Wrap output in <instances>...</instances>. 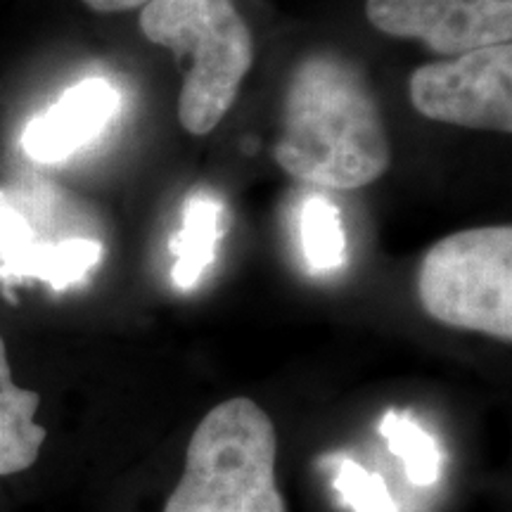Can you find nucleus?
<instances>
[{
    "mask_svg": "<svg viewBox=\"0 0 512 512\" xmlns=\"http://www.w3.org/2000/svg\"><path fill=\"white\" fill-rule=\"evenodd\" d=\"M273 157L313 188L358 190L384 176L392 162L387 128L356 62L337 53L297 62Z\"/></svg>",
    "mask_w": 512,
    "mask_h": 512,
    "instance_id": "obj_1",
    "label": "nucleus"
},
{
    "mask_svg": "<svg viewBox=\"0 0 512 512\" xmlns=\"http://www.w3.org/2000/svg\"><path fill=\"white\" fill-rule=\"evenodd\" d=\"M302 245L311 271L328 273L347 261V238H344L339 211L323 195H313L302 209Z\"/></svg>",
    "mask_w": 512,
    "mask_h": 512,
    "instance_id": "obj_12",
    "label": "nucleus"
},
{
    "mask_svg": "<svg viewBox=\"0 0 512 512\" xmlns=\"http://www.w3.org/2000/svg\"><path fill=\"white\" fill-rule=\"evenodd\" d=\"M380 434L389 451L403 463L408 482L415 486L437 482L441 475L439 446L411 415L389 411L380 422Z\"/></svg>",
    "mask_w": 512,
    "mask_h": 512,
    "instance_id": "obj_11",
    "label": "nucleus"
},
{
    "mask_svg": "<svg viewBox=\"0 0 512 512\" xmlns=\"http://www.w3.org/2000/svg\"><path fill=\"white\" fill-rule=\"evenodd\" d=\"M121 98L105 79H86L69 88L53 107L27 124L22 145L38 164H55L72 157L110 124Z\"/></svg>",
    "mask_w": 512,
    "mask_h": 512,
    "instance_id": "obj_7",
    "label": "nucleus"
},
{
    "mask_svg": "<svg viewBox=\"0 0 512 512\" xmlns=\"http://www.w3.org/2000/svg\"><path fill=\"white\" fill-rule=\"evenodd\" d=\"M422 309L458 330L512 339V228L484 226L439 240L418 273Z\"/></svg>",
    "mask_w": 512,
    "mask_h": 512,
    "instance_id": "obj_4",
    "label": "nucleus"
},
{
    "mask_svg": "<svg viewBox=\"0 0 512 512\" xmlns=\"http://www.w3.org/2000/svg\"><path fill=\"white\" fill-rule=\"evenodd\" d=\"M332 484L344 505L354 512H399L387 482L356 460L339 458Z\"/></svg>",
    "mask_w": 512,
    "mask_h": 512,
    "instance_id": "obj_13",
    "label": "nucleus"
},
{
    "mask_svg": "<svg viewBox=\"0 0 512 512\" xmlns=\"http://www.w3.org/2000/svg\"><path fill=\"white\" fill-rule=\"evenodd\" d=\"M41 396L17 387L12 380L8 351L0 337V477L29 470L38 460L46 430L36 425Z\"/></svg>",
    "mask_w": 512,
    "mask_h": 512,
    "instance_id": "obj_9",
    "label": "nucleus"
},
{
    "mask_svg": "<svg viewBox=\"0 0 512 512\" xmlns=\"http://www.w3.org/2000/svg\"><path fill=\"white\" fill-rule=\"evenodd\" d=\"M275 453L273 422L252 399L219 403L192 432L183 477L164 512H287Z\"/></svg>",
    "mask_w": 512,
    "mask_h": 512,
    "instance_id": "obj_2",
    "label": "nucleus"
},
{
    "mask_svg": "<svg viewBox=\"0 0 512 512\" xmlns=\"http://www.w3.org/2000/svg\"><path fill=\"white\" fill-rule=\"evenodd\" d=\"M138 24L150 43L190 57L178 121L190 136H207L233 107L254 64V38L245 19L233 0H150Z\"/></svg>",
    "mask_w": 512,
    "mask_h": 512,
    "instance_id": "obj_3",
    "label": "nucleus"
},
{
    "mask_svg": "<svg viewBox=\"0 0 512 512\" xmlns=\"http://www.w3.org/2000/svg\"><path fill=\"white\" fill-rule=\"evenodd\" d=\"M408 95L432 121L512 133V46L498 43L422 64L408 81Z\"/></svg>",
    "mask_w": 512,
    "mask_h": 512,
    "instance_id": "obj_5",
    "label": "nucleus"
},
{
    "mask_svg": "<svg viewBox=\"0 0 512 512\" xmlns=\"http://www.w3.org/2000/svg\"><path fill=\"white\" fill-rule=\"evenodd\" d=\"M83 3L95 12H126V10L143 8V5L150 3V0H83Z\"/></svg>",
    "mask_w": 512,
    "mask_h": 512,
    "instance_id": "obj_14",
    "label": "nucleus"
},
{
    "mask_svg": "<svg viewBox=\"0 0 512 512\" xmlns=\"http://www.w3.org/2000/svg\"><path fill=\"white\" fill-rule=\"evenodd\" d=\"M102 259L98 240L72 238L36 242L27 221L8 204H0V266L5 275L38 278L55 290L81 283Z\"/></svg>",
    "mask_w": 512,
    "mask_h": 512,
    "instance_id": "obj_8",
    "label": "nucleus"
},
{
    "mask_svg": "<svg viewBox=\"0 0 512 512\" xmlns=\"http://www.w3.org/2000/svg\"><path fill=\"white\" fill-rule=\"evenodd\" d=\"M223 207L209 192H192L183 204V226L171 240L176 254L171 280L178 290H192L216 259Z\"/></svg>",
    "mask_w": 512,
    "mask_h": 512,
    "instance_id": "obj_10",
    "label": "nucleus"
},
{
    "mask_svg": "<svg viewBox=\"0 0 512 512\" xmlns=\"http://www.w3.org/2000/svg\"><path fill=\"white\" fill-rule=\"evenodd\" d=\"M366 17L382 34L446 57L512 41V0H366Z\"/></svg>",
    "mask_w": 512,
    "mask_h": 512,
    "instance_id": "obj_6",
    "label": "nucleus"
}]
</instances>
